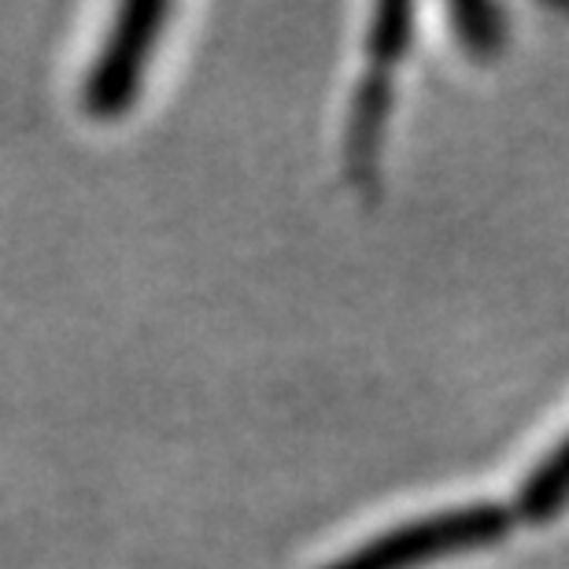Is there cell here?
I'll use <instances>...</instances> for the list:
<instances>
[{
	"label": "cell",
	"mask_w": 569,
	"mask_h": 569,
	"mask_svg": "<svg viewBox=\"0 0 569 569\" xmlns=\"http://www.w3.org/2000/svg\"><path fill=\"white\" fill-rule=\"evenodd\" d=\"M170 16L167 4H152V0H133L119 11L111 22V33L97 52L93 71L86 74L82 100L97 119L122 116L141 89V78L152 60L163 22Z\"/></svg>",
	"instance_id": "2"
},
{
	"label": "cell",
	"mask_w": 569,
	"mask_h": 569,
	"mask_svg": "<svg viewBox=\"0 0 569 569\" xmlns=\"http://www.w3.org/2000/svg\"><path fill=\"white\" fill-rule=\"evenodd\" d=\"M415 41V8L411 4H385L373 11L370 33H367V52L373 60V71H385L407 52V44Z\"/></svg>",
	"instance_id": "5"
},
{
	"label": "cell",
	"mask_w": 569,
	"mask_h": 569,
	"mask_svg": "<svg viewBox=\"0 0 569 569\" xmlns=\"http://www.w3.org/2000/svg\"><path fill=\"white\" fill-rule=\"evenodd\" d=\"M392 111V82L385 71H370L362 78L356 104H351L348 122V163L356 167V174H370L378 163V148L385 138V122Z\"/></svg>",
	"instance_id": "3"
},
{
	"label": "cell",
	"mask_w": 569,
	"mask_h": 569,
	"mask_svg": "<svg viewBox=\"0 0 569 569\" xmlns=\"http://www.w3.org/2000/svg\"><path fill=\"white\" fill-rule=\"evenodd\" d=\"M569 507V437L543 459L518 492V515L526 521H551Z\"/></svg>",
	"instance_id": "4"
},
{
	"label": "cell",
	"mask_w": 569,
	"mask_h": 569,
	"mask_svg": "<svg viewBox=\"0 0 569 569\" xmlns=\"http://www.w3.org/2000/svg\"><path fill=\"white\" fill-rule=\"evenodd\" d=\"M510 526H515V518L499 503L455 507L443 515L396 526L385 537H373L362 548L340 555L326 569H422L429 562L451 559V555L492 548L507 537Z\"/></svg>",
	"instance_id": "1"
},
{
	"label": "cell",
	"mask_w": 569,
	"mask_h": 569,
	"mask_svg": "<svg viewBox=\"0 0 569 569\" xmlns=\"http://www.w3.org/2000/svg\"><path fill=\"white\" fill-rule=\"evenodd\" d=\"M451 27L477 56H492L503 44V11L496 4H451Z\"/></svg>",
	"instance_id": "6"
}]
</instances>
